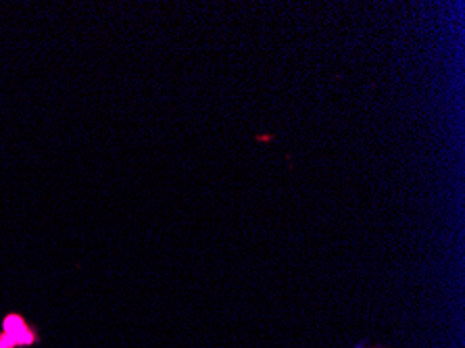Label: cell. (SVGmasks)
<instances>
[{
	"label": "cell",
	"instance_id": "obj_1",
	"mask_svg": "<svg viewBox=\"0 0 465 348\" xmlns=\"http://www.w3.org/2000/svg\"><path fill=\"white\" fill-rule=\"evenodd\" d=\"M40 343V332L21 313H6L0 330V348H30Z\"/></svg>",
	"mask_w": 465,
	"mask_h": 348
},
{
	"label": "cell",
	"instance_id": "obj_2",
	"mask_svg": "<svg viewBox=\"0 0 465 348\" xmlns=\"http://www.w3.org/2000/svg\"><path fill=\"white\" fill-rule=\"evenodd\" d=\"M353 348H386V346H373V344H368V343H359Z\"/></svg>",
	"mask_w": 465,
	"mask_h": 348
}]
</instances>
